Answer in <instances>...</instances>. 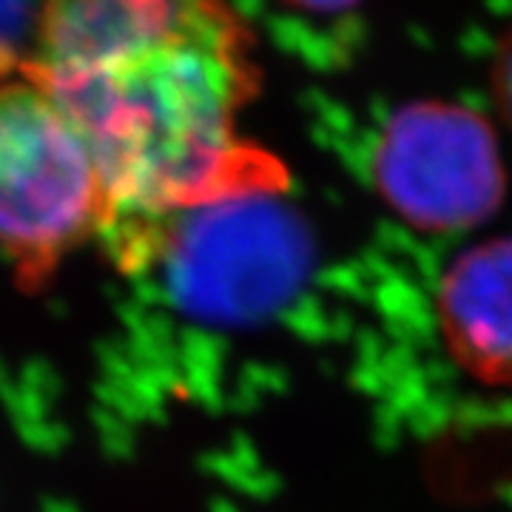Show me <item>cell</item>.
<instances>
[{"label":"cell","instance_id":"obj_1","mask_svg":"<svg viewBox=\"0 0 512 512\" xmlns=\"http://www.w3.org/2000/svg\"><path fill=\"white\" fill-rule=\"evenodd\" d=\"M20 66L92 146L111 200L100 245L117 268L180 211L285 188L239 126L256 66L228 0H40Z\"/></svg>","mask_w":512,"mask_h":512},{"label":"cell","instance_id":"obj_2","mask_svg":"<svg viewBox=\"0 0 512 512\" xmlns=\"http://www.w3.org/2000/svg\"><path fill=\"white\" fill-rule=\"evenodd\" d=\"M111 200L89 140L29 69L0 72V254L46 282L100 242Z\"/></svg>","mask_w":512,"mask_h":512},{"label":"cell","instance_id":"obj_3","mask_svg":"<svg viewBox=\"0 0 512 512\" xmlns=\"http://www.w3.org/2000/svg\"><path fill=\"white\" fill-rule=\"evenodd\" d=\"M373 185L410 228L456 234L487 222L504 200V157L473 109L419 100L399 109L373 148Z\"/></svg>","mask_w":512,"mask_h":512},{"label":"cell","instance_id":"obj_4","mask_svg":"<svg viewBox=\"0 0 512 512\" xmlns=\"http://www.w3.org/2000/svg\"><path fill=\"white\" fill-rule=\"evenodd\" d=\"M436 319L464 373L512 387V237L484 239L450 262L436 288Z\"/></svg>","mask_w":512,"mask_h":512},{"label":"cell","instance_id":"obj_5","mask_svg":"<svg viewBox=\"0 0 512 512\" xmlns=\"http://www.w3.org/2000/svg\"><path fill=\"white\" fill-rule=\"evenodd\" d=\"M40 6V0H29ZM23 20V0H0V72H9V69H18L20 55L15 52V37L9 35V29L18 35V23Z\"/></svg>","mask_w":512,"mask_h":512},{"label":"cell","instance_id":"obj_6","mask_svg":"<svg viewBox=\"0 0 512 512\" xmlns=\"http://www.w3.org/2000/svg\"><path fill=\"white\" fill-rule=\"evenodd\" d=\"M495 94H498V103L507 114V120L512 123V32L504 40L498 63H495Z\"/></svg>","mask_w":512,"mask_h":512},{"label":"cell","instance_id":"obj_7","mask_svg":"<svg viewBox=\"0 0 512 512\" xmlns=\"http://www.w3.org/2000/svg\"><path fill=\"white\" fill-rule=\"evenodd\" d=\"M299 12H308V15H342L350 12L353 6H359L362 0H282Z\"/></svg>","mask_w":512,"mask_h":512}]
</instances>
